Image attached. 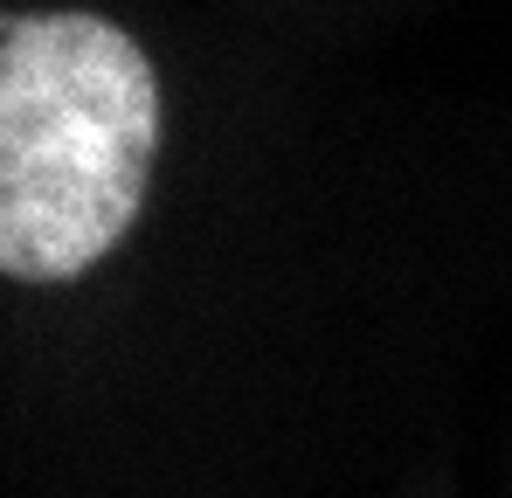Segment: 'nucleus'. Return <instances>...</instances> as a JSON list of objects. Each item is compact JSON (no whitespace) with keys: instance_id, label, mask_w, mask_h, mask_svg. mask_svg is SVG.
<instances>
[{"instance_id":"f257e3e1","label":"nucleus","mask_w":512,"mask_h":498,"mask_svg":"<svg viewBox=\"0 0 512 498\" xmlns=\"http://www.w3.org/2000/svg\"><path fill=\"white\" fill-rule=\"evenodd\" d=\"M160 77L104 14H14L0 35V270L70 284L139 222Z\"/></svg>"}]
</instances>
